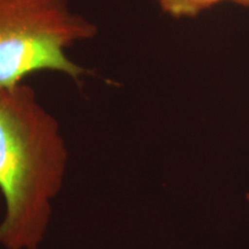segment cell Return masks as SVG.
Wrapping results in <instances>:
<instances>
[{"mask_svg":"<svg viewBox=\"0 0 249 249\" xmlns=\"http://www.w3.org/2000/svg\"><path fill=\"white\" fill-rule=\"evenodd\" d=\"M68 161L60 126L26 83L0 88V247L38 249Z\"/></svg>","mask_w":249,"mask_h":249,"instance_id":"cell-1","label":"cell"},{"mask_svg":"<svg viewBox=\"0 0 249 249\" xmlns=\"http://www.w3.org/2000/svg\"><path fill=\"white\" fill-rule=\"evenodd\" d=\"M97 31L71 11L70 0H0V88L39 71H60L77 82L88 71L68 57L67 49Z\"/></svg>","mask_w":249,"mask_h":249,"instance_id":"cell-2","label":"cell"},{"mask_svg":"<svg viewBox=\"0 0 249 249\" xmlns=\"http://www.w3.org/2000/svg\"><path fill=\"white\" fill-rule=\"evenodd\" d=\"M160 8L171 17L195 18L223 0H156Z\"/></svg>","mask_w":249,"mask_h":249,"instance_id":"cell-3","label":"cell"},{"mask_svg":"<svg viewBox=\"0 0 249 249\" xmlns=\"http://www.w3.org/2000/svg\"><path fill=\"white\" fill-rule=\"evenodd\" d=\"M231 1L235 2V4H239V5H242V6H247V7H249V0H231Z\"/></svg>","mask_w":249,"mask_h":249,"instance_id":"cell-4","label":"cell"}]
</instances>
